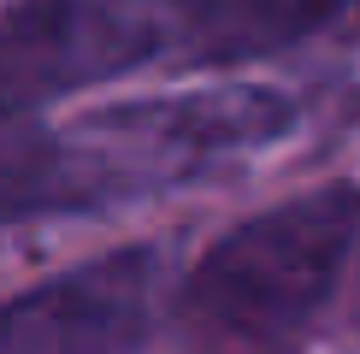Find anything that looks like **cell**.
Returning <instances> with one entry per match:
<instances>
[{
    "mask_svg": "<svg viewBox=\"0 0 360 354\" xmlns=\"http://www.w3.org/2000/svg\"><path fill=\"white\" fill-rule=\"evenodd\" d=\"M354 0H6L0 118L41 112L124 71H236L342 18Z\"/></svg>",
    "mask_w": 360,
    "mask_h": 354,
    "instance_id": "2",
    "label": "cell"
},
{
    "mask_svg": "<svg viewBox=\"0 0 360 354\" xmlns=\"http://www.w3.org/2000/svg\"><path fill=\"white\" fill-rule=\"evenodd\" d=\"M160 324L154 248H112L0 301V354H148Z\"/></svg>",
    "mask_w": 360,
    "mask_h": 354,
    "instance_id": "4",
    "label": "cell"
},
{
    "mask_svg": "<svg viewBox=\"0 0 360 354\" xmlns=\"http://www.w3.org/2000/svg\"><path fill=\"white\" fill-rule=\"evenodd\" d=\"M302 124L272 83H195L77 118H0V225L154 201L266 154Z\"/></svg>",
    "mask_w": 360,
    "mask_h": 354,
    "instance_id": "1",
    "label": "cell"
},
{
    "mask_svg": "<svg viewBox=\"0 0 360 354\" xmlns=\"http://www.w3.org/2000/svg\"><path fill=\"white\" fill-rule=\"evenodd\" d=\"M360 254V183H313L243 218L195 260L177 324L201 354H278L319 319Z\"/></svg>",
    "mask_w": 360,
    "mask_h": 354,
    "instance_id": "3",
    "label": "cell"
}]
</instances>
